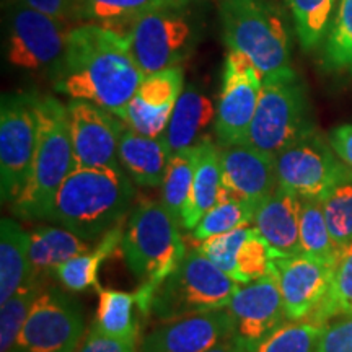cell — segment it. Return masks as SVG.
<instances>
[{"label": "cell", "instance_id": "obj_42", "mask_svg": "<svg viewBox=\"0 0 352 352\" xmlns=\"http://www.w3.org/2000/svg\"><path fill=\"white\" fill-rule=\"evenodd\" d=\"M21 2L39 12L50 13L52 16L69 21V23L78 21L77 0H21Z\"/></svg>", "mask_w": 352, "mask_h": 352}, {"label": "cell", "instance_id": "obj_14", "mask_svg": "<svg viewBox=\"0 0 352 352\" xmlns=\"http://www.w3.org/2000/svg\"><path fill=\"white\" fill-rule=\"evenodd\" d=\"M227 310L233 324L232 340L245 352H256L259 344L287 320L274 264L261 279L239 285Z\"/></svg>", "mask_w": 352, "mask_h": 352}, {"label": "cell", "instance_id": "obj_2", "mask_svg": "<svg viewBox=\"0 0 352 352\" xmlns=\"http://www.w3.org/2000/svg\"><path fill=\"white\" fill-rule=\"evenodd\" d=\"M121 165L72 170L54 197L50 220L83 240L101 239L121 226L132 208L135 189Z\"/></svg>", "mask_w": 352, "mask_h": 352}, {"label": "cell", "instance_id": "obj_30", "mask_svg": "<svg viewBox=\"0 0 352 352\" xmlns=\"http://www.w3.org/2000/svg\"><path fill=\"white\" fill-rule=\"evenodd\" d=\"M300 199L302 253L336 263L341 250L334 243L331 233H329L323 202L321 199H315V197H300Z\"/></svg>", "mask_w": 352, "mask_h": 352}, {"label": "cell", "instance_id": "obj_3", "mask_svg": "<svg viewBox=\"0 0 352 352\" xmlns=\"http://www.w3.org/2000/svg\"><path fill=\"white\" fill-rule=\"evenodd\" d=\"M179 223L162 202H144L132 210L121 241V253L139 280L138 308L151 314L153 294L186 256Z\"/></svg>", "mask_w": 352, "mask_h": 352}, {"label": "cell", "instance_id": "obj_37", "mask_svg": "<svg viewBox=\"0 0 352 352\" xmlns=\"http://www.w3.org/2000/svg\"><path fill=\"white\" fill-rule=\"evenodd\" d=\"M323 327L314 320L289 321L267 336L256 352H316Z\"/></svg>", "mask_w": 352, "mask_h": 352}, {"label": "cell", "instance_id": "obj_16", "mask_svg": "<svg viewBox=\"0 0 352 352\" xmlns=\"http://www.w3.org/2000/svg\"><path fill=\"white\" fill-rule=\"evenodd\" d=\"M272 264L287 321L310 318L327 296L336 263L300 253L296 256L276 258Z\"/></svg>", "mask_w": 352, "mask_h": 352}, {"label": "cell", "instance_id": "obj_4", "mask_svg": "<svg viewBox=\"0 0 352 352\" xmlns=\"http://www.w3.org/2000/svg\"><path fill=\"white\" fill-rule=\"evenodd\" d=\"M38 142L33 168L21 195L12 204L23 219H50L54 197L76 168L67 104L51 95H38Z\"/></svg>", "mask_w": 352, "mask_h": 352}, {"label": "cell", "instance_id": "obj_11", "mask_svg": "<svg viewBox=\"0 0 352 352\" xmlns=\"http://www.w3.org/2000/svg\"><path fill=\"white\" fill-rule=\"evenodd\" d=\"M83 334L80 303L59 287H44L10 352H77Z\"/></svg>", "mask_w": 352, "mask_h": 352}, {"label": "cell", "instance_id": "obj_21", "mask_svg": "<svg viewBox=\"0 0 352 352\" xmlns=\"http://www.w3.org/2000/svg\"><path fill=\"white\" fill-rule=\"evenodd\" d=\"M171 151L164 135L148 138L124 127L120 140V164L138 186H162Z\"/></svg>", "mask_w": 352, "mask_h": 352}, {"label": "cell", "instance_id": "obj_26", "mask_svg": "<svg viewBox=\"0 0 352 352\" xmlns=\"http://www.w3.org/2000/svg\"><path fill=\"white\" fill-rule=\"evenodd\" d=\"M122 235H124V228L121 226L113 227L101 236L100 243L95 248L60 264L52 272V276L59 280L64 289L72 290V292H85L88 289L100 290L98 271L101 264L114 254V252L121 250Z\"/></svg>", "mask_w": 352, "mask_h": 352}, {"label": "cell", "instance_id": "obj_7", "mask_svg": "<svg viewBox=\"0 0 352 352\" xmlns=\"http://www.w3.org/2000/svg\"><path fill=\"white\" fill-rule=\"evenodd\" d=\"M316 131L305 83L294 69L264 77L245 144L276 153Z\"/></svg>", "mask_w": 352, "mask_h": 352}, {"label": "cell", "instance_id": "obj_23", "mask_svg": "<svg viewBox=\"0 0 352 352\" xmlns=\"http://www.w3.org/2000/svg\"><path fill=\"white\" fill-rule=\"evenodd\" d=\"M30 277L46 279L60 264L90 252L91 245L60 227H38L30 232Z\"/></svg>", "mask_w": 352, "mask_h": 352}, {"label": "cell", "instance_id": "obj_20", "mask_svg": "<svg viewBox=\"0 0 352 352\" xmlns=\"http://www.w3.org/2000/svg\"><path fill=\"white\" fill-rule=\"evenodd\" d=\"M300 209V197L280 186L254 208L252 226L270 246L274 259L302 253Z\"/></svg>", "mask_w": 352, "mask_h": 352}, {"label": "cell", "instance_id": "obj_35", "mask_svg": "<svg viewBox=\"0 0 352 352\" xmlns=\"http://www.w3.org/2000/svg\"><path fill=\"white\" fill-rule=\"evenodd\" d=\"M296 21V32L305 51L314 50L329 28L336 0H285Z\"/></svg>", "mask_w": 352, "mask_h": 352}, {"label": "cell", "instance_id": "obj_12", "mask_svg": "<svg viewBox=\"0 0 352 352\" xmlns=\"http://www.w3.org/2000/svg\"><path fill=\"white\" fill-rule=\"evenodd\" d=\"M276 168L280 188L298 197L315 199H324L352 171L316 131L277 152Z\"/></svg>", "mask_w": 352, "mask_h": 352}, {"label": "cell", "instance_id": "obj_44", "mask_svg": "<svg viewBox=\"0 0 352 352\" xmlns=\"http://www.w3.org/2000/svg\"><path fill=\"white\" fill-rule=\"evenodd\" d=\"M206 352H245V351L241 349V347L236 344V342L233 341L232 338H228V340L222 341V342H220V344L214 346L212 349H209V351H206Z\"/></svg>", "mask_w": 352, "mask_h": 352}, {"label": "cell", "instance_id": "obj_36", "mask_svg": "<svg viewBox=\"0 0 352 352\" xmlns=\"http://www.w3.org/2000/svg\"><path fill=\"white\" fill-rule=\"evenodd\" d=\"M321 202H323L329 233L338 248L342 250L352 243V171Z\"/></svg>", "mask_w": 352, "mask_h": 352}, {"label": "cell", "instance_id": "obj_39", "mask_svg": "<svg viewBox=\"0 0 352 352\" xmlns=\"http://www.w3.org/2000/svg\"><path fill=\"white\" fill-rule=\"evenodd\" d=\"M253 226H246L235 228V230L222 233V235L210 236L199 241L197 250L208 256L215 266L220 267L223 272H227L232 277L236 266V256H239L240 248L243 246L245 240L253 233Z\"/></svg>", "mask_w": 352, "mask_h": 352}, {"label": "cell", "instance_id": "obj_9", "mask_svg": "<svg viewBox=\"0 0 352 352\" xmlns=\"http://www.w3.org/2000/svg\"><path fill=\"white\" fill-rule=\"evenodd\" d=\"M6 6L8 63L30 72H54L65 56L72 23L21 0H7Z\"/></svg>", "mask_w": 352, "mask_h": 352}, {"label": "cell", "instance_id": "obj_24", "mask_svg": "<svg viewBox=\"0 0 352 352\" xmlns=\"http://www.w3.org/2000/svg\"><path fill=\"white\" fill-rule=\"evenodd\" d=\"M222 189V168H220L219 145L204 135L197 142V164L188 208L183 217L184 230H192L202 215L209 212L217 204Z\"/></svg>", "mask_w": 352, "mask_h": 352}, {"label": "cell", "instance_id": "obj_10", "mask_svg": "<svg viewBox=\"0 0 352 352\" xmlns=\"http://www.w3.org/2000/svg\"><path fill=\"white\" fill-rule=\"evenodd\" d=\"M38 94H6L0 104V195L13 204L33 168L38 142Z\"/></svg>", "mask_w": 352, "mask_h": 352}, {"label": "cell", "instance_id": "obj_41", "mask_svg": "<svg viewBox=\"0 0 352 352\" xmlns=\"http://www.w3.org/2000/svg\"><path fill=\"white\" fill-rule=\"evenodd\" d=\"M135 346H138V341L108 338L90 328L85 341L77 352H135Z\"/></svg>", "mask_w": 352, "mask_h": 352}, {"label": "cell", "instance_id": "obj_43", "mask_svg": "<svg viewBox=\"0 0 352 352\" xmlns=\"http://www.w3.org/2000/svg\"><path fill=\"white\" fill-rule=\"evenodd\" d=\"M329 144L333 151L352 170V124L334 127L329 134Z\"/></svg>", "mask_w": 352, "mask_h": 352}, {"label": "cell", "instance_id": "obj_15", "mask_svg": "<svg viewBox=\"0 0 352 352\" xmlns=\"http://www.w3.org/2000/svg\"><path fill=\"white\" fill-rule=\"evenodd\" d=\"M76 166L103 168L120 164V140L124 121L85 100L67 103Z\"/></svg>", "mask_w": 352, "mask_h": 352}, {"label": "cell", "instance_id": "obj_27", "mask_svg": "<svg viewBox=\"0 0 352 352\" xmlns=\"http://www.w3.org/2000/svg\"><path fill=\"white\" fill-rule=\"evenodd\" d=\"M138 305L135 294L122 290H100V302L91 329L116 340L138 341L139 323L134 316V307Z\"/></svg>", "mask_w": 352, "mask_h": 352}, {"label": "cell", "instance_id": "obj_34", "mask_svg": "<svg viewBox=\"0 0 352 352\" xmlns=\"http://www.w3.org/2000/svg\"><path fill=\"white\" fill-rule=\"evenodd\" d=\"M321 64L331 72L352 74V0H340L324 41Z\"/></svg>", "mask_w": 352, "mask_h": 352}, {"label": "cell", "instance_id": "obj_29", "mask_svg": "<svg viewBox=\"0 0 352 352\" xmlns=\"http://www.w3.org/2000/svg\"><path fill=\"white\" fill-rule=\"evenodd\" d=\"M182 3L188 0H77V19L104 26L129 25L157 8Z\"/></svg>", "mask_w": 352, "mask_h": 352}, {"label": "cell", "instance_id": "obj_31", "mask_svg": "<svg viewBox=\"0 0 352 352\" xmlns=\"http://www.w3.org/2000/svg\"><path fill=\"white\" fill-rule=\"evenodd\" d=\"M254 209L239 199H233L226 189H220L217 204L202 215L197 226L192 228V239L202 241L210 236L222 235L235 228L252 226Z\"/></svg>", "mask_w": 352, "mask_h": 352}, {"label": "cell", "instance_id": "obj_33", "mask_svg": "<svg viewBox=\"0 0 352 352\" xmlns=\"http://www.w3.org/2000/svg\"><path fill=\"white\" fill-rule=\"evenodd\" d=\"M44 287V279L28 277V280L7 302L0 303V352L12 351L34 300Z\"/></svg>", "mask_w": 352, "mask_h": 352}, {"label": "cell", "instance_id": "obj_25", "mask_svg": "<svg viewBox=\"0 0 352 352\" xmlns=\"http://www.w3.org/2000/svg\"><path fill=\"white\" fill-rule=\"evenodd\" d=\"M30 233L15 220L0 222V303L7 302L30 277Z\"/></svg>", "mask_w": 352, "mask_h": 352}, {"label": "cell", "instance_id": "obj_1", "mask_svg": "<svg viewBox=\"0 0 352 352\" xmlns=\"http://www.w3.org/2000/svg\"><path fill=\"white\" fill-rule=\"evenodd\" d=\"M144 77L126 34L100 23L74 26L64 59L51 74L56 91L98 104L121 120Z\"/></svg>", "mask_w": 352, "mask_h": 352}, {"label": "cell", "instance_id": "obj_5", "mask_svg": "<svg viewBox=\"0 0 352 352\" xmlns=\"http://www.w3.org/2000/svg\"><path fill=\"white\" fill-rule=\"evenodd\" d=\"M219 13L228 50L250 57L263 77L292 69L287 26L271 0H222Z\"/></svg>", "mask_w": 352, "mask_h": 352}, {"label": "cell", "instance_id": "obj_18", "mask_svg": "<svg viewBox=\"0 0 352 352\" xmlns=\"http://www.w3.org/2000/svg\"><path fill=\"white\" fill-rule=\"evenodd\" d=\"M227 308L168 320L140 341L139 352H206L232 338Z\"/></svg>", "mask_w": 352, "mask_h": 352}, {"label": "cell", "instance_id": "obj_6", "mask_svg": "<svg viewBox=\"0 0 352 352\" xmlns=\"http://www.w3.org/2000/svg\"><path fill=\"white\" fill-rule=\"evenodd\" d=\"M239 285L199 250H188L178 267L153 294L151 314L168 321L223 310Z\"/></svg>", "mask_w": 352, "mask_h": 352}, {"label": "cell", "instance_id": "obj_32", "mask_svg": "<svg viewBox=\"0 0 352 352\" xmlns=\"http://www.w3.org/2000/svg\"><path fill=\"white\" fill-rule=\"evenodd\" d=\"M352 314V243L341 250L329 289L314 315L307 320L324 324L334 316Z\"/></svg>", "mask_w": 352, "mask_h": 352}, {"label": "cell", "instance_id": "obj_28", "mask_svg": "<svg viewBox=\"0 0 352 352\" xmlns=\"http://www.w3.org/2000/svg\"><path fill=\"white\" fill-rule=\"evenodd\" d=\"M197 164V144L176 153H171L165 178L162 182V204L168 209L173 219L183 228L192 182Z\"/></svg>", "mask_w": 352, "mask_h": 352}, {"label": "cell", "instance_id": "obj_8", "mask_svg": "<svg viewBox=\"0 0 352 352\" xmlns=\"http://www.w3.org/2000/svg\"><path fill=\"white\" fill-rule=\"evenodd\" d=\"M186 6L157 8L127 25L124 34L145 77L182 65L195 51L199 26Z\"/></svg>", "mask_w": 352, "mask_h": 352}, {"label": "cell", "instance_id": "obj_38", "mask_svg": "<svg viewBox=\"0 0 352 352\" xmlns=\"http://www.w3.org/2000/svg\"><path fill=\"white\" fill-rule=\"evenodd\" d=\"M272 259L274 258H272L270 246L266 245V241L259 236L256 228H254L252 235L245 240L243 246L240 248L232 279L240 285L252 284L271 271Z\"/></svg>", "mask_w": 352, "mask_h": 352}, {"label": "cell", "instance_id": "obj_22", "mask_svg": "<svg viewBox=\"0 0 352 352\" xmlns=\"http://www.w3.org/2000/svg\"><path fill=\"white\" fill-rule=\"evenodd\" d=\"M217 107L195 85L184 88L171 113L164 138L171 153L192 147L204 138L202 132L215 121Z\"/></svg>", "mask_w": 352, "mask_h": 352}, {"label": "cell", "instance_id": "obj_19", "mask_svg": "<svg viewBox=\"0 0 352 352\" xmlns=\"http://www.w3.org/2000/svg\"><path fill=\"white\" fill-rule=\"evenodd\" d=\"M184 70L182 65L144 77L127 104L124 124L148 138H160L168 127L176 101L183 94Z\"/></svg>", "mask_w": 352, "mask_h": 352}, {"label": "cell", "instance_id": "obj_40", "mask_svg": "<svg viewBox=\"0 0 352 352\" xmlns=\"http://www.w3.org/2000/svg\"><path fill=\"white\" fill-rule=\"evenodd\" d=\"M316 352H352V314L324 323Z\"/></svg>", "mask_w": 352, "mask_h": 352}, {"label": "cell", "instance_id": "obj_13", "mask_svg": "<svg viewBox=\"0 0 352 352\" xmlns=\"http://www.w3.org/2000/svg\"><path fill=\"white\" fill-rule=\"evenodd\" d=\"M263 74L250 57L230 51L223 65L214 129L219 145L243 144L256 113Z\"/></svg>", "mask_w": 352, "mask_h": 352}, {"label": "cell", "instance_id": "obj_17", "mask_svg": "<svg viewBox=\"0 0 352 352\" xmlns=\"http://www.w3.org/2000/svg\"><path fill=\"white\" fill-rule=\"evenodd\" d=\"M219 151L222 188L233 199L254 209L279 186L274 153L245 142L219 145Z\"/></svg>", "mask_w": 352, "mask_h": 352}]
</instances>
